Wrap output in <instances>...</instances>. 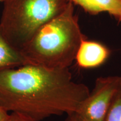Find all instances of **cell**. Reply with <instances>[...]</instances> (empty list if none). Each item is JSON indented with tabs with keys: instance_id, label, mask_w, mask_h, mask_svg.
Here are the masks:
<instances>
[{
	"instance_id": "obj_1",
	"label": "cell",
	"mask_w": 121,
	"mask_h": 121,
	"mask_svg": "<svg viewBox=\"0 0 121 121\" xmlns=\"http://www.w3.org/2000/svg\"><path fill=\"white\" fill-rule=\"evenodd\" d=\"M90 92L72 80L69 68L26 64L0 70V105L37 121L77 112Z\"/></svg>"
},
{
	"instance_id": "obj_2",
	"label": "cell",
	"mask_w": 121,
	"mask_h": 121,
	"mask_svg": "<svg viewBox=\"0 0 121 121\" xmlns=\"http://www.w3.org/2000/svg\"><path fill=\"white\" fill-rule=\"evenodd\" d=\"M86 39L73 4L69 2L66 10L40 27L20 51L28 64L66 69L75 60L80 44Z\"/></svg>"
},
{
	"instance_id": "obj_3",
	"label": "cell",
	"mask_w": 121,
	"mask_h": 121,
	"mask_svg": "<svg viewBox=\"0 0 121 121\" xmlns=\"http://www.w3.org/2000/svg\"><path fill=\"white\" fill-rule=\"evenodd\" d=\"M67 0H4L0 28L8 42L21 50L36 31L66 10Z\"/></svg>"
},
{
	"instance_id": "obj_4",
	"label": "cell",
	"mask_w": 121,
	"mask_h": 121,
	"mask_svg": "<svg viewBox=\"0 0 121 121\" xmlns=\"http://www.w3.org/2000/svg\"><path fill=\"white\" fill-rule=\"evenodd\" d=\"M120 76L100 77L77 113L84 121H105Z\"/></svg>"
},
{
	"instance_id": "obj_5",
	"label": "cell",
	"mask_w": 121,
	"mask_h": 121,
	"mask_svg": "<svg viewBox=\"0 0 121 121\" xmlns=\"http://www.w3.org/2000/svg\"><path fill=\"white\" fill-rule=\"evenodd\" d=\"M109 54V50L105 45L86 39L80 44L75 60L80 68L93 69L103 64Z\"/></svg>"
},
{
	"instance_id": "obj_6",
	"label": "cell",
	"mask_w": 121,
	"mask_h": 121,
	"mask_svg": "<svg viewBox=\"0 0 121 121\" xmlns=\"http://www.w3.org/2000/svg\"><path fill=\"white\" fill-rule=\"evenodd\" d=\"M90 15L107 13L121 22V0H67Z\"/></svg>"
},
{
	"instance_id": "obj_7",
	"label": "cell",
	"mask_w": 121,
	"mask_h": 121,
	"mask_svg": "<svg viewBox=\"0 0 121 121\" xmlns=\"http://www.w3.org/2000/svg\"><path fill=\"white\" fill-rule=\"evenodd\" d=\"M28 64L20 50L11 45L0 28V70L18 67Z\"/></svg>"
},
{
	"instance_id": "obj_8",
	"label": "cell",
	"mask_w": 121,
	"mask_h": 121,
	"mask_svg": "<svg viewBox=\"0 0 121 121\" xmlns=\"http://www.w3.org/2000/svg\"><path fill=\"white\" fill-rule=\"evenodd\" d=\"M105 121H121V76Z\"/></svg>"
},
{
	"instance_id": "obj_9",
	"label": "cell",
	"mask_w": 121,
	"mask_h": 121,
	"mask_svg": "<svg viewBox=\"0 0 121 121\" xmlns=\"http://www.w3.org/2000/svg\"><path fill=\"white\" fill-rule=\"evenodd\" d=\"M7 121H37L31 118L19 113L11 112Z\"/></svg>"
},
{
	"instance_id": "obj_10",
	"label": "cell",
	"mask_w": 121,
	"mask_h": 121,
	"mask_svg": "<svg viewBox=\"0 0 121 121\" xmlns=\"http://www.w3.org/2000/svg\"><path fill=\"white\" fill-rule=\"evenodd\" d=\"M66 121H84L76 112H73L67 114Z\"/></svg>"
},
{
	"instance_id": "obj_11",
	"label": "cell",
	"mask_w": 121,
	"mask_h": 121,
	"mask_svg": "<svg viewBox=\"0 0 121 121\" xmlns=\"http://www.w3.org/2000/svg\"><path fill=\"white\" fill-rule=\"evenodd\" d=\"M9 112L0 105V121H7L9 117Z\"/></svg>"
},
{
	"instance_id": "obj_12",
	"label": "cell",
	"mask_w": 121,
	"mask_h": 121,
	"mask_svg": "<svg viewBox=\"0 0 121 121\" xmlns=\"http://www.w3.org/2000/svg\"><path fill=\"white\" fill-rule=\"evenodd\" d=\"M4 0H0V2H1V1H4Z\"/></svg>"
}]
</instances>
